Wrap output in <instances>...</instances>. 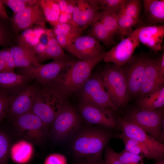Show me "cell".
I'll return each mask as SVG.
<instances>
[{
  "instance_id": "cell-1",
  "label": "cell",
  "mask_w": 164,
  "mask_h": 164,
  "mask_svg": "<svg viewBox=\"0 0 164 164\" xmlns=\"http://www.w3.org/2000/svg\"><path fill=\"white\" fill-rule=\"evenodd\" d=\"M105 52L95 58L71 61L50 85L67 96L80 89L91 76L93 69L103 59Z\"/></svg>"
},
{
  "instance_id": "cell-2",
  "label": "cell",
  "mask_w": 164,
  "mask_h": 164,
  "mask_svg": "<svg viewBox=\"0 0 164 164\" xmlns=\"http://www.w3.org/2000/svg\"><path fill=\"white\" fill-rule=\"evenodd\" d=\"M110 138L107 132L99 129L86 130L74 139L72 145L73 155L77 161L92 163L103 162L102 153Z\"/></svg>"
},
{
  "instance_id": "cell-3",
  "label": "cell",
  "mask_w": 164,
  "mask_h": 164,
  "mask_svg": "<svg viewBox=\"0 0 164 164\" xmlns=\"http://www.w3.org/2000/svg\"><path fill=\"white\" fill-rule=\"evenodd\" d=\"M43 85L38 87L32 111L49 127L67 104L66 96L57 88L51 85Z\"/></svg>"
},
{
  "instance_id": "cell-4",
  "label": "cell",
  "mask_w": 164,
  "mask_h": 164,
  "mask_svg": "<svg viewBox=\"0 0 164 164\" xmlns=\"http://www.w3.org/2000/svg\"><path fill=\"white\" fill-rule=\"evenodd\" d=\"M100 75L105 89L117 109L126 105L129 97L123 68L114 65L108 66Z\"/></svg>"
},
{
  "instance_id": "cell-5",
  "label": "cell",
  "mask_w": 164,
  "mask_h": 164,
  "mask_svg": "<svg viewBox=\"0 0 164 164\" xmlns=\"http://www.w3.org/2000/svg\"><path fill=\"white\" fill-rule=\"evenodd\" d=\"M163 117L162 107L151 110L133 109L127 113L124 118L135 123L159 141L162 138Z\"/></svg>"
},
{
  "instance_id": "cell-6",
  "label": "cell",
  "mask_w": 164,
  "mask_h": 164,
  "mask_svg": "<svg viewBox=\"0 0 164 164\" xmlns=\"http://www.w3.org/2000/svg\"><path fill=\"white\" fill-rule=\"evenodd\" d=\"M80 89V102L116 111L117 108L105 89L100 74L90 76Z\"/></svg>"
},
{
  "instance_id": "cell-7",
  "label": "cell",
  "mask_w": 164,
  "mask_h": 164,
  "mask_svg": "<svg viewBox=\"0 0 164 164\" xmlns=\"http://www.w3.org/2000/svg\"><path fill=\"white\" fill-rule=\"evenodd\" d=\"M118 124L122 133L133 138L143 145L150 152L152 159L157 161L163 158L164 155V145L147 133L139 126L125 118H120Z\"/></svg>"
},
{
  "instance_id": "cell-8",
  "label": "cell",
  "mask_w": 164,
  "mask_h": 164,
  "mask_svg": "<svg viewBox=\"0 0 164 164\" xmlns=\"http://www.w3.org/2000/svg\"><path fill=\"white\" fill-rule=\"evenodd\" d=\"M13 120L18 133L32 142L39 143L48 133L49 127L32 111Z\"/></svg>"
},
{
  "instance_id": "cell-9",
  "label": "cell",
  "mask_w": 164,
  "mask_h": 164,
  "mask_svg": "<svg viewBox=\"0 0 164 164\" xmlns=\"http://www.w3.org/2000/svg\"><path fill=\"white\" fill-rule=\"evenodd\" d=\"M72 60L68 59H53L44 64H38L28 68L19 69L20 73L28 75L43 85L51 84Z\"/></svg>"
},
{
  "instance_id": "cell-10",
  "label": "cell",
  "mask_w": 164,
  "mask_h": 164,
  "mask_svg": "<svg viewBox=\"0 0 164 164\" xmlns=\"http://www.w3.org/2000/svg\"><path fill=\"white\" fill-rule=\"evenodd\" d=\"M38 87L35 85L28 84L10 94L9 106L6 117L14 119L32 111Z\"/></svg>"
},
{
  "instance_id": "cell-11",
  "label": "cell",
  "mask_w": 164,
  "mask_h": 164,
  "mask_svg": "<svg viewBox=\"0 0 164 164\" xmlns=\"http://www.w3.org/2000/svg\"><path fill=\"white\" fill-rule=\"evenodd\" d=\"M141 28L134 30L127 37L122 39L110 50L105 52L104 61L119 67L126 65L132 58L135 49L139 45L138 34Z\"/></svg>"
},
{
  "instance_id": "cell-12",
  "label": "cell",
  "mask_w": 164,
  "mask_h": 164,
  "mask_svg": "<svg viewBox=\"0 0 164 164\" xmlns=\"http://www.w3.org/2000/svg\"><path fill=\"white\" fill-rule=\"evenodd\" d=\"M10 20L16 36L21 32L31 28L34 25L45 26L47 22L39 0L22 11L13 14Z\"/></svg>"
},
{
  "instance_id": "cell-13",
  "label": "cell",
  "mask_w": 164,
  "mask_h": 164,
  "mask_svg": "<svg viewBox=\"0 0 164 164\" xmlns=\"http://www.w3.org/2000/svg\"><path fill=\"white\" fill-rule=\"evenodd\" d=\"M79 122L76 111L67 104L59 113L51 125V135L56 140H63L71 135L77 129Z\"/></svg>"
},
{
  "instance_id": "cell-14",
  "label": "cell",
  "mask_w": 164,
  "mask_h": 164,
  "mask_svg": "<svg viewBox=\"0 0 164 164\" xmlns=\"http://www.w3.org/2000/svg\"><path fill=\"white\" fill-rule=\"evenodd\" d=\"M78 110L83 119L89 124L109 128H115L117 125L118 120L114 111L111 110L81 102Z\"/></svg>"
},
{
  "instance_id": "cell-15",
  "label": "cell",
  "mask_w": 164,
  "mask_h": 164,
  "mask_svg": "<svg viewBox=\"0 0 164 164\" xmlns=\"http://www.w3.org/2000/svg\"><path fill=\"white\" fill-rule=\"evenodd\" d=\"M148 57H132L123 69L125 74L129 97L138 95L144 76Z\"/></svg>"
},
{
  "instance_id": "cell-16",
  "label": "cell",
  "mask_w": 164,
  "mask_h": 164,
  "mask_svg": "<svg viewBox=\"0 0 164 164\" xmlns=\"http://www.w3.org/2000/svg\"><path fill=\"white\" fill-rule=\"evenodd\" d=\"M99 10L96 0H75L73 21L84 30L96 19Z\"/></svg>"
},
{
  "instance_id": "cell-17",
  "label": "cell",
  "mask_w": 164,
  "mask_h": 164,
  "mask_svg": "<svg viewBox=\"0 0 164 164\" xmlns=\"http://www.w3.org/2000/svg\"><path fill=\"white\" fill-rule=\"evenodd\" d=\"M164 78L160 75L158 58L148 57L139 93L138 99L155 91L163 85Z\"/></svg>"
},
{
  "instance_id": "cell-18",
  "label": "cell",
  "mask_w": 164,
  "mask_h": 164,
  "mask_svg": "<svg viewBox=\"0 0 164 164\" xmlns=\"http://www.w3.org/2000/svg\"><path fill=\"white\" fill-rule=\"evenodd\" d=\"M73 44L74 56L80 60L97 57L104 52L100 41L89 35H80L74 39Z\"/></svg>"
},
{
  "instance_id": "cell-19",
  "label": "cell",
  "mask_w": 164,
  "mask_h": 164,
  "mask_svg": "<svg viewBox=\"0 0 164 164\" xmlns=\"http://www.w3.org/2000/svg\"><path fill=\"white\" fill-rule=\"evenodd\" d=\"M164 36L163 25L141 27L138 34L139 42L156 53L162 50Z\"/></svg>"
},
{
  "instance_id": "cell-20",
  "label": "cell",
  "mask_w": 164,
  "mask_h": 164,
  "mask_svg": "<svg viewBox=\"0 0 164 164\" xmlns=\"http://www.w3.org/2000/svg\"><path fill=\"white\" fill-rule=\"evenodd\" d=\"M8 49L13 56L16 68H27L39 63L33 47L17 45Z\"/></svg>"
},
{
  "instance_id": "cell-21",
  "label": "cell",
  "mask_w": 164,
  "mask_h": 164,
  "mask_svg": "<svg viewBox=\"0 0 164 164\" xmlns=\"http://www.w3.org/2000/svg\"><path fill=\"white\" fill-rule=\"evenodd\" d=\"M32 78L26 75L8 71L0 73V90L11 94L21 87L29 84Z\"/></svg>"
},
{
  "instance_id": "cell-22",
  "label": "cell",
  "mask_w": 164,
  "mask_h": 164,
  "mask_svg": "<svg viewBox=\"0 0 164 164\" xmlns=\"http://www.w3.org/2000/svg\"><path fill=\"white\" fill-rule=\"evenodd\" d=\"M144 12L148 20L151 23H163L164 0H144Z\"/></svg>"
},
{
  "instance_id": "cell-23",
  "label": "cell",
  "mask_w": 164,
  "mask_h": 164,
  "mask_svg": "<svg viewBox=\"0 0 164 164\" xmlns=\"http://www.w3.org/2000/svg\"><path fill=\"white\" fill-rule=\"evenodd\" d=\"M139 109L153 110L163 107L164 105V85L155 91L138 99Z\"/></svg>"
},
{
  "instance_id": "cell-24",
  "label": "cell",
  "mask_w": 164,
  "mask_h": 164,
  "mask_svg": "<svg viewBox=\"0 0 164 164\" xmlns=\"http://www.w3.org/2000/svg\"><path fill=\"white\" fill-rule=\"evenodd\" d=\"M90 26L88 35L102 42L106 46L114 44V36L110 32L97 17Z\"/></svg>"
},
{
  "instance_id": "cell-25",
  "label": "cell",
  "mask_w": 164,
  "mask_h": 164,
  "mask_svg": "<svg viewBox=\"0 0 164 164\" xmlns=\"http://www.w3.org/2000/svg\"><path fill=\"white\" fill-rule=\"evenodd\" d=\"M10 152L11 158L14 161L23 164L27 162L30 159L33 148L30 143L21 141L12 146Z\"/></svg>"
},
{
  "instance_id": "cell-26",
  "label": "cell",
  "mask_w": 164,
  "mask_h": 164,
  "mask_svg": "<svg viewBox=\"0 0 164 164\" xmlns=\"http://www.w3.org/2000/svg\"><path fill=\"white\" fill-rule=\"evenodd\" d=\"M46 19L53 27L59 23L60 9L58 0H39Z\"/></svg>"
},
{
  "instance_id": "cell-27",
  "label": "cell",
  "mask_w": 164,
  "mask_h": 164,
  "mask_svg": "<svg viewBox=\"0 0 164 164\" xmlns=\"http://www.w3.org/2000/svg\"><path fill=\"white\" fill-rule=\"evenodd\" d=\"M125 145L124 150L132 154L139 155L149 159H152L151 155L149 150L138 141L123 134L120 136Z\"/></svg>"
},
{
  "instance_id": "cell-28",
  "label": "cell",
  "mask_w": 164,
  "mask_h": 164,
  "mask_svg": "<svg viewBox=\"0 0 164 164\" xmlns=\"http://www.w3.org/2000/svg\"><path fill=\"white\" fill-rule=\"evenodd\" d=\"M15 36L10 19L0 18V46L9 48L14 46Z\"/></svg>"
},
{
  "instance_id": "cell-29",
  "label": "cell",
  "mask_w": 164,
  "mask_h": 164,
  "mask_svg": "<svg viewBox=\"0 0 164 164\" xmlns=\"http://www.w3.org/2000/svg\"><path fill=\"white\" fill-rule=\"evenodd\" d=\"M55 35H63L71 40L73 42L77 37L81 35L83 29L71 23H59L53 27Z\"/></svg>"
},
{
  "instance_id": "cell-30",
  "label": "cell",
  "mask_w": 164,
  "mask_h": 164,
  "mask_svg": "<svg viewBox=\"0 0 164 164\" xmlns=\"http://www.w3.org/2000/svg\"><path fill=\"white\" fill-rule=\"evenodd\" d=\"M97 17L113 36L118 34L121 35L120 30L116 21L114 13L99 10Z\"/></svg>"
},
{
  "instance_id": "cell-31",
  "label": "cell",
  "mask_w": 164,
  "mask_h": 164,
  "mask_svg": "<svg viewBox=\"0 0 164 164\" xmlns=\"http://www.w3.org/2000/svg\"><path fill=\"white\" fill-rule=\"evenodd\" d=\"M37 57L38 62L40 64L50 59H68L63 49L59 45H47L43 51Z\"/></svg>"
},
{
  "instance_id": "cell-32",
  "label": "cell",
  "mask_w": 164,
  "mask_h": 164,
  "mask_svg": "<svg viewBox=\"0 0 164 164\" xmlns=\"http://www.w3.org/2000/svg\"><path fill=\"white\" fill-rule=\"evenodd\" d=\"M118 25L121 31V36L124 37L135 25L138 23L132 18L126 15L123 9L115 13Z\"/></svg>"
},
{
  "instance_id": "cell-33",
  "label": "cell",
  "mask_w": 164,
  "mask_h": 164,
  "mask_svg": "<svg viewBox=\"0 0 164 164\" xmlns=\"http://www.w3.org/2000/svg\"><path fill=\"white\" fill-rule=\"evenodd\" d=\"M127 0H96L100 10L116 13L123 9Z\"/></svg>"
},
{
  "instance_id": "cell-34",
  "label": "cell",
  "mask_w": 164,
  "mask_h": 164,
  "mask_svg": "<svg viewBox=\"0 0 164 164\" xmlns=\"http://www.w3.org/2000/svg\"><path fill=\"white\" fill-rule=\"evenodd\" d=\"M141 10V1L139 0H127L123 11L127 16L139 22Z\"/></svg>"
},
{
  "instance_id": "cell-35",
  "label": "cell",
  "mask_w": 164,
  "mask_h": 164,
  "mask_svg": "<svg viewBox=\"0 0 164 164\" xmlns=\"http://www.w3.org/2000/svg\"><path fill=\"white\" fill-rule=\"evenodd\" d=\"M10 141L7 134L0 131V164H8Z\"/></svg>"
},
{
  "instance_id": "cell-36",
  "label": "cell",
  "mask_w": 164,
  "mask_h": 164,
  "mask_svg": "<svg viewBox=\"0 0 164 164\" xmlns=\"http://www.w3.org/2000/svg\"><path fill=\"white\" fill-rule=\"evenodd\" d=\"M5 5L10 8L13 14L19 12L28 6L35 4L36 0H2Z\"/></svg>"
},
{
  "instance_id": "cell-37",
  "label": "cell",
  "mask_w": 164,
  "mask_h": 164,
  "mask_svg": "<svg viewBox=\"0 0 164 164\" xmlns=\"http://www.w3.org/2000/svg\"><path fill=\"white\" fill-rule=\"evenodd\" d=\"M117 154L119 159L124 164H145L142 156L132 154L124 149Z\"/></svg>"
},
{
  "instance_id": "cell-38",
  "label": "cell",
  "mask_w": 164,
  "mask_h": 164,
  "mask_svg": "<svg viewBox=\"0 0 164 164\" xmlns=\"http://www.w3.org/2000/svg\"><path fill=\"white\" fill-rule=\"evenodd\" d=\"M10 94L8 91L0 90V122L6 117L8 111Z\"/></svg>"
},
{
  "instance_id": "cell-39",
  "label": "cell",
  "mask_w": 164,
  "mask_h": 164,
  "mask_svg": "<svg viewBox=\"0 0 164 164\" xmlns=\"http://www.w3.org/2000/svg\"><path fill=\"white\" fill-rule=\"evenodd\" d=\"M0 59L5 63L11 72H14L16 68L13 56L8 48L0 50Z\"/></svg>"
},
{
  "instance_id": "cell-40",
  "label": "cell",
  "mask_w": 164,
  "mask_h": 164,
  "mask_svg": "<svg viewBox=\"0 0 164 164\" xmlns=\"http://www.w3.org/2000/svg\"><path fill=\"white\" fill-rule=\"evenodd\" d=\"M104 161L106 164H124L119 159L117 153L110 147L105 149Z\"/></svg>"
},
{
  "instance_id": "cell-41",
  "label": "cell",
  "mask_w": 164,
  "mask_h": 164,
  "mask_svg": "<svg viewBox=\"0 0 164 164\" xmlns=\"http://www.w3.org/2000/svg\"><path fill=\"white\" fill-rule=\"evenodd\" d=\"M44 164H67V162L66 158L63 155L54 154L48 156Z\"/></svg>"
},
{
  "instance_id": "cell-42",
  "label": "cell",
  "mask_w": 164,
  "mask_h": 164,
  "mask_svg": "<svg viewBox=\"0 0 164 164\" xmlns=\"http://www.w3.org/2000/svg\"><path fill=\"white\" fill-rule=\"evenodd\" d=\"M159 70L161 76L164 78V53L158 58Z\"/></svg>"
},
{
  "instance_id": "cell-43",
  "label": "cell",
  "mask_w": 164,
  "mask_h": 164,
  "mask_svg": "<svg viewBox=\"0 0 164 164\" xmlns=\"http://www.w3.org/2000/svg\"><path fill=\"white\" fill-rule=\"evenodd\" d=\"M60 9V14L66 13L69 0H58Z\"/></svg>"
},
{
  "instance_id": "cell-44",
  "label": "cell",
  "mask_w": 164,
  "mask_h": 164,
  "mask_svg": "<svg viewBox=\"0 0 164 164\" xmlns=\"http://www.w3.org/2000/svg\"><path fill=\"white\" fill-rule=\"evenodd\" d=\"M0 18L10 19L7 14L5 6V5L2 0H0Z\"/></svg>"
},
{
  "instance_id": "cell-45",
  "label": "cell",
  "mask_w": 164,
  "mask_h": 164,
  "mask_svg": "<svg viewBox=\"0 0 164 164\" xmlns=\"http://www.w3.org/2000/svg\"><path fill=\"white\" fill-rule=\"evenodd\" d=\"M8 71H10L5 63L0 59V73Z\"/></svg>"
},
{
  "instance_id": "cell-46",
  "label": "cell",
  "mask_w": 164,
  "mask_h": 164,
  "mask_svg": "<svg viewBox=\"0 0 164 164\" xmlns=\"http://www.w3.org/2000/svg\"><path fill=\"white\" fill-rule=\"evenodd\" d=\"M104 162L98 163H92L84 161H77L76 164H102Z\"/></svg>"
},
{
  "instance_id": "cell-47",
  "label": "cell",
  "mask_w": 164,
  "mask_h": 164,
  "mask_svg": "<svg viewBox=\"0 0 164 164\" xmlns=\"http://www.w3.org/2000/svg\"><path fill=\"white\" fill-rule=\"evenodd\" d=\"M155 164H164V160L163 158H162L158 161Z\"/></svg>"
},
{
  "instance_id": "cell-48",
  "label": "cell",
  "mask_w": 164,
  "mask_h": 164,
  "mask_svg": "<svg viewBox=\"0 0 164 164\" xmlns=\"http://www.w3.org/2000/svg\"><path fill=\"white\" fill-rule=\"evenodd\" d=\"M103 164H106L104 162Z\"/></svg>"
}]
</instances>
